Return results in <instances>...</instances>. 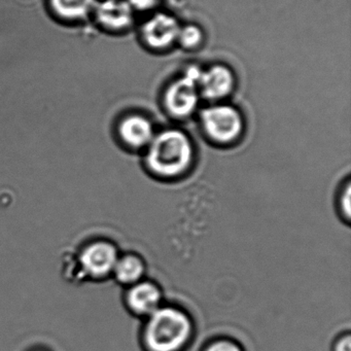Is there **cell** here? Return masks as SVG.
I'll use <instances>...</instances> for the list:
<instances>
[{
    "label": "cell",
    "instance_id": "obj_1",
    "mask_svg": "<svg viewBox=\"0 0 351 351\" xmlns=\"http://www.w3.org/2000/svg\"><path fill=\"white\" fill-rule=\"evenodd\" d=\"M143 332L147 351H182L192 335L188 316L172 307H160L149 315Z\"/></svg>",
    "mask_w": 351,
    "mask_h": 351
},
{
    "label": "cell",
    "instance_id": "obj_10",
    "mask_svg": "<svg viewBox=\"0 0 351 351\" xmlns=\"http://www.w3.org/2000/svg\"><path fill=\"white\" fill-rule=\"evenodd\" d=\"M98 20L106 27L123 29L133 21V9L126 0H104L96 8Z\"/></svg>",
    "mask_w": 351,
    "mask_h": 351
},
{
    "label": "cell",
    "instance_id": "obj_15",
    "mask_svg": "<svg viewBox=\"0 0 351 351\" xmlns=\"http://www.w3.org/2000/svg\"><path fill=\"white\" fill-rule=\"evenodd\" d=\"M132 9L149 11L157 5L158 0H126Z\"/></svg>",
    "mask_w": 351,
    "mask_h": 351
},
{
    "label": "cell",
    "instance_id": "obj_2",
    "mask_svg": "<svg viewBox=\"0 0 351 351\" xmlns=\"http://www.w3.org/2000/svg\"><path fill=\"white\" fill-rule=\"evenodd\" d=\"M147 147V167L162 176H176L186 171L194 154L190 138L176 129L156 135Z\"/></svg>",
    "mask_w": 351,
    "mask_h": 351
},
{
    "label": "cell",
    "instance_id": "obj_13",
    "mask_svg": "<svg viewBox=\"0 0 351 351\" xmlns=\"http://www.w3.org/2000/svg\"><path fill=\"white\" fill-rule=\"evenodd\" d=\"M202 30L196 25H188L180 27L178 36V42L180 43L184 48L196 49L202 44Z\"/></svg>",
    "mask_w": 351,
    "mask_h": 351
},
{
    "label": "cell",
    "instance_id": "obj_7",
    "mask_svg": "<svg viewBox=\"0 0 351 351\" xmlns=\"http://www.w3.org/2000/svg\"><path fill=\"white\" fill-rule=\"evenodd\" d=\"M235 87V77L229 67L223 64L213 65L201 73L199 93L208 100H219L227 97Z\"/></svg>",
    "mask_w": 351,
    "mask_h": 351
},
{
    "label": "cell",
    "instance_id": "obj_16",
    "mask_svg": "<svg viewBox=\"0 0 351 351\" xmlns=\"http://www.w3.org/2000/svg\"><path fill=\"white\" fill-rule=\"evenodd\" d=\"M335 351H351V339L349 335L337 341Z\"/></svg>",
    "mask_w": 351,
    "mask_h": 351
},
{
    "label": "cell",
    "instance_id": "obj_12",
    "mask_svg": "<svg viewBox=\"0 0 351 351\" xmlns=\"http://www.w3.org/2000/svg\"><path fill=\"white\" fill-rule=\"evenodd\" d=\"M53 9L61 17L79 19L95 7V0H52Z\"/></svg>",
    "mask_w": 351,
    "mask_h": 351
},
{
    "label": "cell",
    "instance_id": "obj_11",
    "mask_svg": "<svg viewBox=\"0 0 351 351\" xmlns=\"http://www.w3.org/2000/svg\"><path fill=\"white\" fill-rule=\"evenodd\" d=\"M117 280L124 285H135L145 273L143 261L133 254L119 258L114 271Z\"/></svg>",
    "mask_w": 351,
    "mask_h": 351
},
{
    "label": "cell",
    "instance_id": "obj_9",
    "mask_svg": "<svg viewBox=\"0 0 351 351\" xmlns=\"http://www.w3.org/2000/svg\"><path fill=\"white\" fill-rule=\"evenodd\" d=\"M161 291L153 283H135L127 293V304L135 313L151 315L161 303Z\"/></svg>",
    "mask_w": 351,
    "mask_h": 351
},
{
    "label": "cell",
    "instance_id": "obj_6",
    "mask_svg": "<svg viewBox=\"0 0 351 351\" xmlns=\"http://www.w3.org/2000/svg\"><path fill=\"white\" fill-rule=\"evenodd\" d=\"M180 29L176 18L167 14H157L143 25V40L152 49L164 50L178 40Z\"/></svg>",
    "mask_w": 351,
    "mask_h": 351
},
{
    "label": "cell",
    "instance_id": "obj_8",
    "mask_svg": "<svg viewBox=\"0 0 351 351\" xmlns=\"http://www.w3.org/2000/svg\"><path fill=\"white\" fill-rule=\"evenodd\" d=\"M119 133L122 141L133 149L147 147L155 136L152 123L138 114L125 118L121 123Z\"/></svg>",
    "mask_w": 351,
    "mask_h": 351
},
{
    "label": "cell",
    "instance_id": "obj_14",
    "mask_svg": "<svg viewBox=\"0 0 351 351\" xmlns=\"http://www.w3.org/2000/svg\"><path fill=\"white\" fill-rule=\"evenodd\" d=\"M204 351H243L239 345L229 340H219L211 343Z\"/></svg>",
    "mask_w": 351,
    "mask_h": 351
},
{
    "label": "cell",
    "instance_id": "obj_17",
    "mask_svg": "<svg viewBox=\"0 0 351 351\" xmlns=\"http://www.w3.org/2000/svg\"><path fill=\"white\" fill-rule=\"evenodd\" d=\"M342 207L344 210L345 215L347 217L350 215V186H347L346 192L342 199Z\"/></svg>",
    "mask_w": 351,
    "mask_h": 351
},
{
    "label": "cell",
    "instance_id": "obj_5",
    "mask_svg": "<svg viewBox=\"0 0 351 351\" xmlns=\"http://www.w3.org/2000/svg\"><path fill=\"white\" fill-rule=\"evenodd\" d=\"M118 260L117 248L106 241H95L88 244L80 256L82 268L93 278L108 276L114 271Z\"/></svg>",
    "mask_w": 351,
    "mask_h": 351
},
{
    "label": "cell",
    "instance_id": "obj_4",
    "mask_svg": "<svg viewBox=\"0 0 351 351\" xmlns=\"http://www.w3.org/2000/svg\"><path fill=\"white\" fill-rule=\"evenodd\" d=\"M203 129L209 138L219 143L235 141L243 130L241 114L231 106H213L201 114Z\"/></svg>",
    "mask_w": 351,
    "mask_h": 351
},
{
    "label": "cell",
    "instance_id": "obj_3",
    "mask_svg": "<svg viewBox=\"0 0 351 351\" xmlns=\"http://www.w3.org/2000/svg\"><path fill=\"white\" fill-rule=\"evenodd\" d=\"M201 73L202 71L199 67H189L184 77L169 86L164 104L171 116L186 118L195 112L199 101L198 84Z\"/></svg>",
    "mask_w": 351,
    "mask_h": 351
}]
</instances>
